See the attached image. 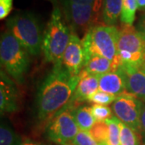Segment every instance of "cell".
<instances>
[{
	"label": "cell",
	"instance_id": "17",
	"mask_svg": "<svg viewBox=\"0 0 145 145\" xmlns=\"http://www.w3.org/2000/svg\"><path fill=\"white\" fill-rule=\"evenodd\" d=\"M72 112L74 120L81 131L89 132L96 123V120L91 114L89 106H78L72 109Z\"/></svg>",
	"mask_w": 145,
	"mask_h": 145
},
{
	"label": "cell",
	"instance_id": "7",
	"mask_svg": "<svg viewBox=\"0 0 145 145\" xmlns=\"http://www.w3.org/2000/svg\"><path fill=\"white\" fill-rule=\"evenodd\" d=\"M63 11L72 32L84 33L100 23L102 12L93 7L72 3L69 0H61Z\"/></svg>",
	"mask_w": 145,
	"mask_h": 145
},
{
	"label": "cell",
	"instance_id": "9",
	"mask_svg": "<svg viewBox=\"0 0 145 145\" xmlns=\"http://www.w3.org/2000/svg\"><path fill=\"white\" fill-rule=\"evenodd\" d=\"M144 103L134 94L125 92L112 103L114 116L131 129L140 131V119Z\"/></svg>",
	"mask_w": 145,
	"mask_h": 145
},
{
	"label": "cell",
	"instance_id": "19",
	"mask_svg": "<svg viewBox=\"0 0 145 145\" xmlns=\"http://www.w3.org/2000/svg\"><path fill=\"white\" fill-rule=\"evenodd\" d=\"M109 124L106 121H96L89 133L99 145H106L109 138Z\"/></svg>",
	"mask_w": 145,
	"mask_h": 145
},
{
	"label": "cell",
	"instance_id": "16",
	"mask_svg": "<svg viewBox=\"0 0 145 145\" xmlns=\"http://www.w3.org/2000/svg\"><path fill=\"white\" fill-rule=\"evenodd\" d=\"M123 0H103L102 17L104 24L114 26L121 16Z\"/></svg>",
	"mask_w": 145,
	"mask_h": 145
},
{
	"label": "cell",
	"instance_id": "33",
	"mask_svg": "<svg viewBox=\"0 0 145 145\" xmlns=\"http://www.w3.org/2000/svg\"><path fill=\"white\" fill-rule=\"evenodd\" d=\"M48 1H49V2H51L52 3H57V0H48Z\"/></svg>",
	"mask_w": 145,
	"mask_h": 145
},
{
	"label": "cell",
	"instance_id": "1",
	"mask_svg": "<svg viewBox=\"0 0 145 145\" xmlns=\"http://www.w3.org/2000/svg\"><path fill=\"white\" fill-rule=\"evenodd\" d=\"M79 82V75L72 77L62 64L53 65L40 86L36 95V113L40 121H50L67 106Z\"/></svg>",
	"mask_w": 145,
	"mask_h": 145
},
{
	"label": "cell",
	"instance_id": "34",
	"mask_svg": "<svg viewBox=\"0 0 145 145\" xmlns=\"http://www.w3.org/2000/svg\"><path fill=\"white\" fill-rule=\"evenodd\" d=\"M68 145H72V144H68Z\"/></svg>",
	"mask_w": 145,
	"mask_h": 145
},
{
	"label": "cell",
	"instance_id": "3",
	"mask_svg": "<svg viewBox=\"0 0 145 145\" xmlns=\"http://www.w3.org/2000/svg\"><path fill=\"white\" fill-rule=\"evenodd\" d=\"M71 32L63 20L61 10L55 7L43 34L42 52L46 61L52 63L53 65L62 64L63 55Z\"/></svg>",
	"mask_w": 145,
	"mask_h": 145
},
{
	"label": "cell",
	"instance_id": "5",
	"mask_svg": "<svg viewBox=\"0 0 145 145\" xmlns=\"http://www.w3.org/2000/svg\"><path fill=\"white\" fill-rule=\"evenodd\" d=\"M30 53L21 45L8 31L1 36L0 59L1 65L7 73L18 83L24 82L30 67Z\"/></svg>",
	"mask_w": 145,
	"mask_h": 145
},
{
	"label": "cell",
	"instance_id": "30",
	"mask_svg": "<svg viewBox=\"0 0 145 145\" xmlns=\"http://www.w3.org/2000/svg\"><path fill=\"white\" fill-rule=\"evenodd\" d=\"M137 4L139 10L145 11V0H137Z\"/></svg>",
	"mask_w": 145,
	"mask_h": 145
},
{
	"label": "cell",
	"instance_id": "12",
	"mask_svg": "<svg viewBox=\"0 0 145 145\" xmlns=\"http://www.w3.org/2000/svg\"><path fill=\"white\" fill-rule=\"evenodd\" d=\"M99 89V76L93 75L82 69L79 74V82L72 99L67 104L69 108L74 109L75 105L88 102L89 98Z\"/></svg>",
	"mask_w": 145,
	"mask_h": 145
},
{
	"label": "cell",
	"instance_id": "21",
	"mask_svg": "<svg viewBox=\"0 0 145 145\" xmlns=\"http://www.w3.org/2000/svg\"><path fill=\"white\" fill-rule=\"evenodd\" d=\"M120 145H140L136 131L119 121Z\"/></svg>",
	"mask_w": 145,
	"mask_h": 145
},
{
	"label": "cell",
	"instance_id": "20",
	"mask_svg": "<svg viewBox=\"0 0 145 145\" xmlns=\"http://www.w3.org/2000/svg\"><path fill=\"white\" fill-rule=\"evenodd\" d=\"M137 9V0H123V7L120 16L121 22L123 24L132 25L135 21Z\"/></svg>",
	"mask_w": 145,
	"mask_h": 145
},
{
	"label": "cell",
	"instance_id": "25",
	"mask_svg": "<svg viewBox=\"0 0 145 145\" xmlns=\"http://www.w3.org/2000/svg\"><path fill=\"white\" fill-rule=\"evenodd\" d=\"M72 145H99L87 131H79L72 141Z\"/></svg>",
	"mask_w": 145,
	"mask_h": 145
},
{
	"label": "cell",
	"instance_id": "2",
	"mask_svg": "<svg viewBox=\"0 0 145 145\" xmlns=\"http://www.w3.org/2000/svg\"><path fill=\"white\" fill-rule=\"evenodd\" d=\"M118 37L119 29L115 26L99 24L90 28L82 39L86 60L89 55L102 56L110 60L118 69L122 65L118 56Z\"/></svg>",
	"mask_w": 145,
	"mask_h": 145
},
{
	"label": "cell",
	"instance_id": "31",
	"mask_svg": "<svg viewBox=\"0 0 145 145\" xmlns=\"http://www.w3.org/2000/svg\"><path fill=\"white\" fill-rule=\"evenodd\" d=\"M21 145H43L38 143H35V142H31V141H26V142H23Z\"/></svg>",
	"mask_w": 145,
	"mask_h": 145
},
{
	"label": "cell",
	"instance_id": "18",
	"mask_svg": "<svg viewBox=\"0 0 145 145\" xmlns=\"http://www.w3.org/2000/svg\"><path fill=\"white\" fill-rule=\"evenodd\" d=\"M23 142L20 136L6 121L1 122L0 145H21Z\"/></svg>",
	"mask_w": 145,
	"mask_h": 145
},
{
	"label": "cell",
	"instance_id": "27",
	"mask_svg": "<svg viewBox=\"0 0 145 145\" xmlns=\"http://www.w3.org/2000/svg\"><path fill=\"white\" fill-rule=\"evenodd\" d=\"M72 3H76L79 4H86L93 7L95 9L102 12L103 10V0H69Z\"/></svg>",
	"mask_w": 145,
	"mask_h": 145
},
{
	"label": "cell",
	"instance_id": "11",
	"mask_svg": "<svg viewBox=\"0 0 145 145\" xmlns=\"http://www.w3.org/2000/svg\"><path fill=\"white\" fill-rule=\"evenodd\" d=\"M19 110V94L16 84L6 72L0 73V112L1 115L14 113Z\"/></svg>",
	"mask_w": 145,
	"mask_h": 145
},
{
	"label": "cell",
	"instance_id": "14",
	"mask_svg": "<svg viewBox=\"0 0 145 145\" xmlns=\"http://www.w3.org/2000/svg\"><path fill=\"white\" fill-rule=\"evenodd\" d=\"M126 78L127 91L145 103V72L141 69L121 65Z\"/></svg>",
	"mask_w": 145,
	"mask_h": 145
},
{
	"label": "cell",
	"instance_id": "29",
	"mask_svg": "<svg viewBox=\"0 0 145 145\" xmlns=\"http://www.w3.org/2000/svg\"><path fill=\"white\" fill-rule=\"evenodd\" d=\"M140 132L145 136V103L143 104L140 119Z\"/></svg>",
	"mask_w": 145,
	"mask_h": 145
},
{
	"label": "cell",
	"instance_id": "26",
	"mask_svg": "<svg viewBox=\"0 0 145 145\" xmlns=\"http://www.w3.org/2000/svg\"><path fill=\"white\" fill-rule=\"evenodd\" d=\"M13 7V0H0V20H4L10 15Z\"/></svg>",
	"mask_w": 145,
	"mask_h": 145
},
{
	"label": "cell",
	"instance_id": "10",
	"mask_svg": "<svg viewBox=\"0 0 145 145\" xmlns=\"http://www.w3.org/2000/svg\"><path fill=\"white\" fill-rule=\"evenodd\" d=\"M86 60L82 40L71 32L70 40L62 57V65L72 77H78L84 68Z\"/></svg>",
	"mask_w": 145,
	"mask_h": 145
},
{
	"label": "cell",
	"instance_id": "13",
	"mask_svg": "<svg viewBox=\"0 0 145 145\" xmlns=\"http://www.w3.org/2000/svg\"><path fill=\"white\" fill-rule=\"evenodd\" d=\"M99 89L116 97L127 92L126 78L122 66L115 71L99 76Z\"/></svg>",
	"mask_w": 145,
	"mask_h": 145
},
{
	"label": "cell",
	"instance_id": "28",
	"mask_svg": "<svg viewBox=\"0 0 145 145\" xmlns=\"http://www.w3.org/2000/svg\"><path fill=\"white\" fill-rule=\"evenodd\" d=\"M136 29L141 34V36H143V38L145 40V13L141 15V16L140 17L138 24H137Z\"/></svg>",
	"mask_w": 145,
	"mask_h": 145
},
{
	"label": "cell",
	"instance_id": "22",
	"mask_svg": "<svg viewBox=\"0 0 145 145\" xmlns=\"http://www.w3.org/2000/svg\"><path fill=\"white\" fill-rule=\"evenodd\" d=\"M106 122L109 124V138L106 145H120L119 140V120L116 117L107 119Z\"/></svg>",
	"mask_w": 145,
	"mask_h": 145
},
{
	"label": "cell",
	"instance_id": "6",
	"mask_svg": "<svg viewBox=\"0 0 145 145\" xmlns=\"http://www.w3.org/2000/svg\"><path fill=\"white\" fill-rule=\"evenodd\" d=\"M117 48L122 65L140 69L144 63L145 40L133 25L120 27Z\"/></svg>",
	"mask_w": 145,
	"mask_h": 145
},
{
	"label": "cell",
	"instance_id": "8",
	"mask_svg": "<svg viewBox=\"0 0 145 145\" xmlns=\"http://www.w3.org/2000/svg\"><path fill=\"white\" fill-rule=\"evenodd\" d=\"M80 130L76 123L72 109L65 106L52 118L47 126L48 138L58 144H71Z\"/></svg>",
	"mask_w": 145,
	"mask_h": 145
},
{
	"label": "cell",
	"instance_id": "23",
	"mask_svg": "<svg viewBox=\"0 0 145 145\" xmlns=\"http://www.w3.org/2000/svg\"><path fill=\"white\" fill-rule=\"evenodd\" d=\"M89 110L96 121H106L113 118L112 110L107 106L93 104L89 106Z\"/></svg>",
	"mask_w": 145,
	"mask_h": 145
},
{
	"label": "cell",
	"instance_id": "24",
	"mask_svg": "<svg viewBox=\"0 0 145 145\" xmlns=\"http://www.w3.org/2000/svg\"><path fill=\"white\" fill-rule=\"evenodd\" d=\"M116 98H117L116 96L98 89L95 93H93L89 98L88 102L93 104H97V105L107 106L109 104L113 103Z\"/></svg>",
	"mask_w": 145,
	"mask_h": 145
},
{
	"label": "cell",
	"instance_id": "32",
	"mask_svg": "<svg viewBox=\"0 0 145 145\" xmlns=\"http://www.w3.org/2000/svg\"><path fill=\"white\" fill-rule=\"evenodd\" d=\"M140 69H141L142 70H144V71L145 72V61H144V63L143 64V65L141 66V68H140Z\"/></svg>",
	"mask_w": 145,
	"mask_h": 145
},
{
	"label": "cell",
	"instance_id": "15",
	"mask_svg": "<svg viewBox=\"0 0 145 145\" xmlns=\"http://www.w3.org/2000/svg\"><path fill=\"white\" fill-rule=\"evenodd\" d=\"M83 69L99 77L106 72L117 70L110 60L99 55H89Z\"/></svg>",
	"mask_w": 145,
	"mask_h": 145
},
{
	"label": "cell",
	"instance_id": "4",
	"mask_svg": "<svg viewBox=\"0 0 145 145\" xmlns=\"http://www.w3.org/2000/svg\"><path fill=\"white\" fill-rule=\"evenodd\" d=\"M7 31L11 33L22 46L32 56L42 51L43 34L36 16L28 11H22L10 16L6 23Z\"/></svg>",
	"mask_w": 145,
	"mask_h": 145
}]
</instances>
